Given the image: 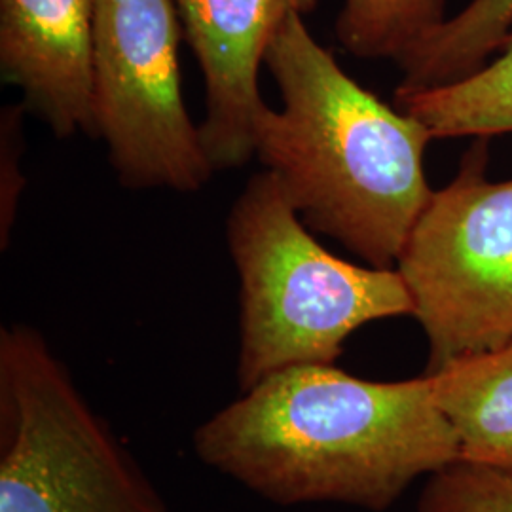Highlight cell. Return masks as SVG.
Returning a JSON list of instances; mask_svg holds the SVG:
<instances>
[{
    "instance_id": "277c9868",
    "label": "cell",
    "mask_w": 512,
    "mask_h": 512,
    "mask_svg": "<svg viewBox=\"0 0 512 512\" xmlns=\"http://www.w3.org/2000/svg\"><path fill=\"white\" fill-rule=\"evenodd\" d=\"M0 512H171L38 330H0Z\"/></svg>"
},
{
    "instance_id": "5b68a950",
    "label": "cell",
    "mask_w": 512,
    "mask_h": 512,
    "mask_svg": "<svg viewBox=\"0 0 512 512\" xmlns=\"http://www.w3.org/2000/svg\"><path fill=\"white\" fill-rule=\"evenodd\" d=\"M486 139L433 192L395 270L429 344L427 374L512 342V181L486 177Z\"/></svg>"
},
{
    "instance_id": "8fae6325",
    "label": "cell",
    "mask_w": 512,
    "mask_h": 512,
    "mask_svg": "<svg viewBox=\"0 0 512 512\" xmlns=\"http://www.w3.org/2000/svg\"><path fill=\"white\" fill-rule=\"evenodd\" d=\"M511 31L512 0H471L397 61L404 74L397 92L448 86L476 73Z\"/></svg>"
},
{
    "instance_id": "4fadbf2b",
    "label": "cell",
    "mask_w": 512,
    "mask_h": 512,
    "mask_svg": "<svg viewBox=\"0 0 512 512\" xmlns=\"http://www.w3.org/2000/svg\"><path fill=\"white\" fill-rule=\"evenodd\" d=\"M416 512H512V469L458 459L429 476Z\"/></svg>"
},
{
    "instance_id": "8992f818",
    "label": "cell",
    "mask_w": 512,
    "mask_h": 512,
    "mask_svg": "<svg viewBox=\"0 0 512 512\" xmlns=\"http://www.w3.org/2000/svg\"><path fill=\"white\" fill-rule=\"evenodd\" d=\"M173 0H95L93 135L133 190L198 192L215 167L186 110Z\"/></svg>"
},
{
    "instance_id": "7c38bea8",
    "label": "cell",
    "mask_w": 512,
    "mask_h": 512,
    "mask_svg": "<svg viewBox=\"0 0 512 512\" xmlns=\"http://www.w3.org/2000/svg\"><path fill=\"white\" fill-rule=\"evenodd\" d=\"M444 21V0H344L336 37L355 57L399 61Z\"/></svg>"
},
{
    "instance_id": "ba28073f",
    "label": "cell",
    "mask_w": 512,
    "mask_h": 512,
    "mask_svg": "<svg viewBox=\"0 0 512 512\" xmlns=\"http://www.w3.org/2000/svg\"><path fill=\"white\" fill-rule=\"evenodd\" d=\"M95 0H0V74L57 137L92 133Z\"/></svg>"
},
{
    "instance_id": "52a82bcc",
    "label": "cell",
    "mask_w": 512,
    "mask_h": 512,
    "mask_svg": "<svg viewBox=\"0 0 512 512\" xmlns=\"http://www.w3.org/2000/svg\"><path fill=\"white\" fill-rule=\"evenodd\" d=\"M184 40L196 55L205 88L200 133L215 171L247 164L268 109L258 73L291 14H310L317 0H173Z\"/></svg>"
},
{
    "instance_id": "30bf717a",
    "label": "cell",
    "mask_w": 512,
    "mask_h": 512,
    "mask_svg": "<svg viewBox=\"0 0 512 512\" xmlns=\"http://www.w3.org/2000/svg\"><path fill=\"white\" fill-rule=\"evenodd\" d=\"M490 65L454 84L395 92L393 105L414 116L433 139L512 133V31Z\"/></svg>"
},
{
    "instance_id": "3957f363",
    "label": "cell",
    "mask_w": 512,
    "mask_h": 512,
    "mask_svg": "<svg viewBox=\"0 0 512 512\" xmlns=\"http://www.w3.org/2000/svg\"><path fill=\"white\" fill-rule=\"evenodd\" d=\"M228 247L239 277V391L293 366L334 365L355 330L414 313L395 268L330 255L268 171L234 203Z\"/></svg>"
},
{
    "instance_id": "9c48e42d",
    "label": "cell",
    "mask_w": 512,
    "mask_h": 512,
    "mask_svg": "<svg viewBox=\"0 0 512 512\" xmlns=\"http://www.w3.org/2000/svg\"><path fill=\"white\" fill-rule=\"evenodd\" d=\"M427 376L458 439L459 459L512 469V342Z\"/></svg>"
},
{
    "instance_id": "5bb4252c",
    "label": "cell",
    "mask_w": 512,
    "mask_h": 512,
    "mask_svg": "<svg viewBox=\"0 0 512 512\" xmlns=\"http://www.w3.org/2000/svg\"><path fill=\"white\" fill-rule=\"evenodd\" d=\"M25 105H8L0 114V245L12 236L18 217L19 200L25 188L21 169L23 158V116Z\"/></svg>"
},
{
    "instance_id": "6da1fadb",
    "label": "cell",
    "mask_w": 512,
    "mask_h": 512,
    "mask_svg": "<svg viewBox=\"0 0 512 512\" xmlns=\"http://www.w3.org/2000/svg\"><path fill=\"white\" fill-rule=\"evenodd\" d=\"M203 463L277 505L391 509L459 459L427 374L363 380L334 365L264 378L194 431Z\"/></svg>"
},
{
    "instance_id": "7a4b0ae2",
    "label": "cell",
    "mask_w": 512,
    "mask_h": 512,
    "mask_svg": "<svg viewBox=\"0 0 512 512\" xmlns=\"http://www.w3.org/2000/svg\"><path fill=\"white\" fill-rule=\"evenodd\" d=\"M264 65L281 95L256 129L264 171L310 230L368 266L395 268L435 192L423 165L433 135L353 80L300 14L283 23Z\"/></svg>"
}]
</instances>
